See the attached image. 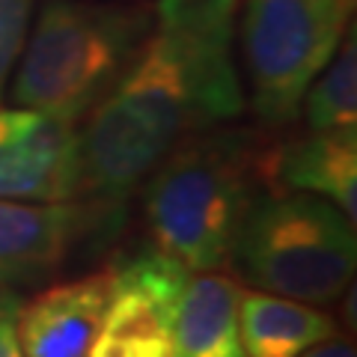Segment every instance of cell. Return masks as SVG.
Instances as JSON below:
<instances>
[{
    "instance_id": "obj_6",
    "label": "cell",
    "mask_w": 357,
    "mask_h": 357,
    "mask_svg": "<svg viewBox=\"0 0 357 357\" xmlns=\"http://www.w3.org/2000/svg\"><path fill=\"white\" fill-rule=\"evenodd\" d=\"M188 277L185 265L158 250L114 271V292L89 357H170L173 319Z\"/></svg>"
},
{
    "instance_id": "obj_3",
    "label": "cell",
    "mask_w": 357,
    "mask_h": 357,
    "mask_svg": "<svg viewBox=\"0 0 357 357\" xmlns=\"http://www.w3.org/2000/svg\"><path fill=\"white\" fill-rule=\"evenodd\" d=\"M146 33L143 9L45 0L21 48L13 102L75 126L116 86Z\"/></svg>"
},
{
    "instance_id": "obj_10",
    "label": "cell",
    "mask_w": 357,
    "mask_h": 357,
    "mask_svg": "<svg viewBox=\"0 0 357 357\" xmlns=\"http://www.w3.org/2000/svg\"><path fill=\"white\" fill-rule=\"evenodd\" d=\"M241 289L223 274L188 277L173 319L170 357H244L238 333Z\"/></svg>"
},
{
    "instance_id": "obj_9",
    "label": "cell",
    "mask_w": 357,
    "mask_h": 357,
    "mask_svg": "<svg viewBox=\"0 0 357 357\" xmlns=\"http://www.w3.org/2000/svg\"><path fill=\"white\" fill-rule=\"evenodd\" d=\"M81 218L72 203L0 197V289L48 271L77 232Z\"/></svg>"
},
{
    "instance_id": "obj_12",
    "label": "cell",
    "mask_w": 357,
    "mask_h": 357,
    "mask_svg": "<svg viewBox=\"0 0 357 357\" xmlns=\"http://www.w3.org/2000/svg\"><path fill=\"white\" fill-rule=\"evenodd\" d=\"M286 188L331 199L349 220L357 218V134H310L274 161Z\"/></svg>"
},
{
    "instance_id": "obj_1",
    "label": "cell",
    "mask_w": 357,
    "mask_h": 357,
    "mask_svg": "<svg viewBox=\"0 0 357 357\" xmlns=\"http://www.w3.org/2000/svg\"><path fill=\"white\" fill-rule=\"evenodd\" d=\"M236 9L238 0H158L155 30L77 131L81 191L122 199L185 137L241 114Z\"/></svg>"
},
{
    "instance_id": "obj_7",
    "label": "cell",
    "mask_w": 357,
    "mask_h": 357,
    "mask_svg": "<svg viewBox=\"0 0 357 357\" xmlns=\"http://www.w3.org/2000/svg\"><path fill=\"white\" fill-rule=\"evenodd\" d=\"M81 194L77 131L39 110H0V197L72 203Z\"/></svg>"
},
{
    "instance_id": "obj_4",
    "label": "cell",
    "mask_w": 357,
    "mask_h": 357,
    "mask_svg": "<svg viewBox=\"0 0 357 357\" xmlns=\"http://www.w3.org/2000/svg\"><path fill=\"white\" fill-rule=\"evenodd\" d=\"M236 256L262 292L325 304L354 277V220L316 194L259 197L241 227Z\"/></svg>"
},
{
    "instance_id": "obj_16",
    "label": "cell",
    "mask_w": 357,
    "mask_h": 357,
    "mask_svg": "<svg viewBox=\"0 0 357 357\" xmlns=\"http://www.w3.org/2000/svg\"><path fill=\"white\" fill-rule=\"evenodd\" d=\"M301 357H357L354 354V345L345 340V337H328V340H321V342H316L312 349H307Z\"/></svg>"
},
{
    "instance_id": "obj_14",
    "label": "cell",
    "mask_w": 357,
    "mask_h": 357,
    "mask_svg": "<svg viewBox=\"0 0 357 357\" xmlns=\"http://www.w3.org/2000/svg\"><path fill=\"white\" fill-rule=\"evenodd\" d=\"M33 15V0H0V102L6 93V81L13 66L21 57Z\"/></svg>"
},
{
    "instance_id": "obj_8",
    "label": "cell",
    "mask_w": 357,
    "mask_h": 357,
    "mask_svg": "<svg viewBox=\"0 0 357 357\" xmlns=\"http://www.w3.org/2000/svg\"><path fill=\"white\" fill-rule=\"evenodd\" d=\"M114 292V271L45 289L18 307L15 331L24 357H89Z\"/></svg>"
},
{
    "instance_id": "obj_2",
    "label": "cell",
    "mask_w": 357,
    "mask_h": 357,
    "mask_svg": "<svg viewBox=\"0 0 357 357\" xmlns=\"http://www.w3.org/2000/svg\"><path fill=\"white\" fill-rule=\"evenodd\" d=\"M271 167L253 134L203 131L173 146L155 167L146 191V223L158 253L188 271H211L236 256V244L259 182Z\"/></svg>"
},
{
    "instance_id": "obj_5",
    "label": "cell",
    "mask_w": 357,
    "mask_h": 357,
    "mask_svg": "<svg viewBox=\"0 0 357 357\" xmlns=\"http://www.w3.org/2000/svg\"><path fill=\"white\" fill-rule=\"evenodd\" d=\"M354 0H248L244 66L253 110L265 122H289L319 72L345 39Z\"/></svg>"
},
{
    "instance_id": "obj_13",
    "label": "cell",
    "mask_w": 357,
    "mask_h": 357,
    "mask_svg": "<svg viewBox=\"0 0 357 357\" xmlns=\"http://www.w3.org/2000/svg\"><path fill=\"white\" fill-rule=\"evenodd\" d=\"M321 77L304 93V110L310 134L349 131L357 134V48L354 30L340 42L331 63L319 72Z\"/></svg>"
},
{
    "instance_id": "obj_15",
    "label": "cell",
    "mask_w": 357,
    "mask_h": 357,
    "mask_svg": "<svg viewBox=\"0 0 357 357\" xmlns=\"http://www.w3.org/2000/svg\"><path fill=\"white\" fill-rule=\"evenodd\" d=\"M21 298L13 295L9 289H0V357H24L18 342L15 319H18Z\"/></svg>"
},
{
    "instance_id": "obj_11",
    "label": "cell",
    "mask_w": 357,
    "mask_h": 357,
    "mask_svg": "<svg viewBox=\"0 0 357 357\" xmlns=\"http://www.w3.org/2000/svg\"><path fill=\"white\" fill-rule=\"evenodd\" d=\"M238 333L244 357H301L316 342L333 337L337 325L304 301L241 292Z\"/></svg>"
}]
</instances>
